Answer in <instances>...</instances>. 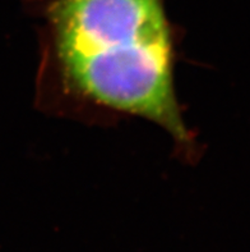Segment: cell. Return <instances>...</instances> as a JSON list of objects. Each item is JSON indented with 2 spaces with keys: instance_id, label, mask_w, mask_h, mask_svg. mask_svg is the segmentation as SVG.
<instances>
[{
  "instance_id": "obj_1",
  "label": "cell",
  "mask_w": 250,
  "mask_h": 252,
  "mask_svg": "<svg viewBox=\"0 0 250 252\" xmlns=\"http://www.w3.org/2000/svg\"><path fill=\"white\" fill-rule=\"evenodd\" d=\"M40 21L35 104L84 125L143 118L161 127L181 160L199 157L175 90L180 27L166 0H27Z\"/></svg>"
}]
</instances>
